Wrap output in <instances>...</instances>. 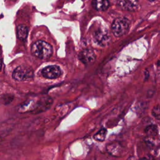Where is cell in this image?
Instances as JSON below:
<instances>
[{
	"label": "cell",
	"mask_w": 160,
	"mask_h": 160,
	"mask_svg": "<svg viewBox=\"0 0 160 160\" xmlns=\"http://www.w3.org/2000/svg\"><path fill=\"white\" fill-rule=\"evenodd\" d=\"M31 51L35 57L45 60L52 56V48L48 42L40 40L35 42L32 45Z\"/></svg>",
	"instance_id": "cell-1"
},
{
	"label": "cell",
	"mask_w": 160,
	"mask_h": 160,
	"mask_svg": "<svg viewBox=\"0 0 160 160\" xmlns=\"http://www.w3.org/2000/svg\"><path fill=\"white\" fill-rule=\"evenodd\" d=\"M129 21L124 17H119L114 20L111 25V31L116 37L124 35L129 29Z\"/></svg>",
	"instance_id": "cell-2"
},
{
	"label": "cell",
	"mask_w": 160,
	"mask_h": 160,
	"mask_svg": "<svg viewBox=\"0 0 160 160\" xmlns=\"http://www.w3.org/2000/svg\"><path fill=\"white\" fill-rule=\"evenodd\" d=\"M14 79L23 81L29 80L34 76V71L30 66L26 65H20L18 66L12 72Z\"/></svg>",
	"instance_id": "cell-3"
},
{
	"label": "cell",
	"mask_w": 160,
	"mask_h": 160,
	"mask_svg": "<svg viewBox=\"0 0 160 160\" xmlns=\"http://www.w3.org/2000/svg\"><path fill=\"white\" fill-rule=\"evenodd\" d=\"M41 74L47 79H53L59 78L61 74V69L57 65H51L41 70Z\"/></svg>",
	"instance_id": "cell-4"
},
{
	"label": "cell",
	"mask_w": 160,
	"mask_h": 160,
	"mask_svg": "<svg viewBox=\"0 0 160 160\" xmlns=\"http://www.w3.org/2000/svg\"><path fill=\"white\" fill-rule=\"evenodd\" d=\"M117 4L121 9L128 11H135L139 7L138 0H118Z\"/></svg>",
	"instance_id": "cell-5"
},
{
	"label": "cell",
	"mask_w": 160,
	"mask_h": 160,
	"mask_svg": "<svg viewBox=\"0 0 160 160\" xmlns=\"http://www.w3.org/2000/svg\"><path fill=\"white\" fill-rule=\"evenodd\" d=\"M79 60L84 64H88L93 62L96 59V55L91 49H85L79 54Z\"/></svg>",
	"instance_id": "cell-6"
},
{
	"label": "cell",
	"mask_w": 160,
	"mask_h": 160,
	"mask_svg": "<svg viewBox=\"0 0 160 160\" xmlns=\"http://www.w3.org/2000/svg\"><path fill=\"white\" fill-rule=\"evenodd\" d=\"M96 41L101 46H106L111 39L109 34L106 29H99L94 34Z\"/></svg>",
	"instance_id": "cell-7"
},
{
	"label": "cell",
	"mask_w": 160,
	"mask_h": 160,
	"mask_svg": "<svg viewBox=\"0 0 160 160\" xmlns=\"http://www.w3.org/2000/svg\"><path fill=\"white\" fill-rule=\"evenodd\" d=\"M16 34L19 39L25 41L28 35V28L24 24H19L16 28Z\"/></svg>",
	"instance_id": "cell-8"
},
{
	"label": "cell",
	"mask_w": 160,
	"mask_h": 160,
	"mask_svg": "<svg viewBox=\"0 0 160 160\" xmlns=\"http://www.w3.org/2000/svg\"><path fill=\"white\" fill-rule=\"evenodd\" d=\"M92 6L98 11H104L109 6L108 0H92Z\"/></svg>",
	"instance_id": "cell-9"
},
{
	"label": "cell",
	"mask_w": 160,
	"mask_h": 160,
	"mask_svg": "<svg viewBox=\"0 0 160 160\" xmlns=\"http://www.w3.org/2000/svg\"><path fill=\"white\" fill-rule=\"evenodd\" d=\"M144 132L148 136L154 138L158 134V129L156 125L150 124L145 128Z\"/></svg>",
	"instance_id": "cell-10"
},
{
	"label": "cell",
	"mask_w": 160,
	"mask_h": 160,
	"mask_svg": "<svg viewBox=\"0 0 160 160\" xmlns=\"http://www.w3.org/2000/svg\"><path fill=\"white\" fill-rule=\"evenodd\" d=\"M107 130L105 128H102L96 134H94V138L98 141H103L106 138Z\"/></svg>",
	"instance_id": "cell-11"
},
{
	"label": "cell",
	"mask_w": 160,
	"mask_h": 160,
	"mask_svg": "<svg viewBox=\"0 0 160 160\" xmlns=\"http://www.w3.org/2000/svg\"><path fill=\"white\" fill-rule=\"evenodd\" d=\"M152 116L158 120H160V104L155 106L152 109Z\"/></svg>",
	"instance_id": "cell-12"
},
{
	"label": "cell",
	"mask_w": 160,
	"mask_h": 160,
	"mask_svg": "<svg viewBox=\"0 0 160 160\" xmlns=\"http://www.w3.org/2000/svg\"><path fill=\"white\" fill-rule=\"evenodd\" d=\"M157 64H158V66H160V59L158 61V62H157Z\"/></svg>",
	"instance_id": "cell-13"
},
{
	"label": "cell",
	"mask_w": 160,
	"mask_h": 160,
	"mask_svg": "<svg viewBox=\"0 0 160 160\" xmlns=\"http://www.w3.org/2000/svg\"><path fill=\"white\" fill-rule=\"evenodd\" d=\"M148 1H149V2H153V1H156V0H148Z\"/></svg>",
	"instance_id": "cell-14"
}]
</instances>
